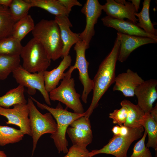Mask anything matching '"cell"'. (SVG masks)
<instances>
[{"instance_id": "6da1fadb", "label": "cell", "mask_w": 157, "mask_h": 157, "mask_svg": "<svg viewBox=\"0 0 157 157\" xmlns=\"http://www.w3.org/2000/svg\"><path fill=\"white\" fill-rule=\"evenodd\" d=\"M120 42L117 37L111 51L101 62L93 80V94L90 105L84 116L89 118L99 102L110 85L115 82L116 63L119 54Z\"/></svg>"}, {"instance_id": "7a4b0ae2", "label": "cell", "mask_w": 157, "mask_h": 157, "mask_svg": "<svg viewBox=\"0 0 157 157\" xmlns=\"http://www.w3.org/2000/svg\"><path fill=\"white\" fill-rule=\"evenodd\" d=\"M32 32L33 38L41 44L51 60L62 57L63 43L59 26L54 19L41 20Z\"/></svg>"}, {"instance_id": "3957f363", "label": "cell", "mask_w": 157, "mask_h": 157, "mask_svg": "<svg viewBox=\"0 0 157 157\" xmlns=\"http://www.w3.org/2000/svg\"><path fill=\"white\" fill-rule=\"evenodd\" d=\"M30 97L42 109H45L50 113L56 120L57 124L56 132L51 134L50 138L53 140L59 153H67L68 149V142L66 138V133L68 126L75 120L84 116V112L78 114L68 111L64 109L59 103L55 108L50 107L47 104H42L34 98Z\"/></svg>"}, {"instance_id": "277c9868", "label": "cell", "mask_w": 157, "mask_h": 157, "mask_svg": "<svg viewBox=\"0 0 157 157\" xmlns=\"http://www.w3.org/2000/svg\"><path fill=\"white\" fill-rule=\"evenodd\" d=\"M75 69L70 66L68 70L64 73L60 84L49 93L51 100L58 101L65 105L74 112L82 114L84 112L83 106L81 101V95L77 93L75 88V81L72 77V72Z\"/></svg>"}, {"instance_id": "5b68a950", "label": "cell", "mask_w": 157, "mask_h": 157, "mask_svg": "<svg viewBox=\"0 0 157 157\" xmlns=\"http://www.w3.org/2000/svg\"><path fill=\"white\" fill-rule=\"evenodd\" d=\"M20 56L23 60L22 67L30 73L43 72L51 65L44 47L34 38L23 46Z\"/></svg>"}, {"instance_id": "8992f818", "label": "cell", "mask_w": 157, "mask_h": 157, "mask_svg": "<svg viewBox=\"0 0 157 157\" xmlns=\"http://www.w3.org/2000/svg\"><path fill=\"white\" fill-rule=\"evenodd\" d=\"M27 104L29 110V124L33 141L32 156L40 137L46 133L52 134L55 133L57 130V124L50 113L44 114L41 113L30 97L28 98Z\"/></svg>"}, {"instance_id": "52a82bcc", "label": "cell", "mask_w": 157, "mask_h": 157, "mask_svg": "<svg viewBox=\"0 0 157 157\" xmlns=\"http://www.w3.org/2000/svg\"><path fill=\"white\" fill-rule=\"evenodd\" d=\"M129 128V133L126 135H114L108 143L102 148L91 151V157L105 154L112 155L115 157H127V152L130 146L134 141L142 137L144 131L142 126Z\"/></svg>"}, {"instance_id": "ba28073f", "label": "cell", "mask_w": 157, "mask_h": 157, "mask_svg": "<svg viewBox=\"0 0 157 157\" xmlns=\"http://www.w3.org/2000/svg\"><path fill=\"white\" fill-rule=\"evenodd\" d=\"M43 72L30 73L20 65L12 73L13 77L17 83L27 88V93L29 94L33 95L37 90L39 91L46 103L50 106V99L49 93L45 89Z\"/></svg>"}, {"instance_id": "9c48e42d", "label": "cell", "mask_w": 157, "mask_h": 157, "mask_svg": "<svg viewBox=\"0 0 157 157\" xmlns=\"http://www.w3.org/2000/svg\"><path fill=\"white\" fill-rule=\"evenodd\" d=\"M87 49L81 40L76 44L74 47L76 53V60L73 66L75 69H77L79 71V78L83 88L81 99L85 104L87 103L88 95L93 90V80L90 78L88 74L89 63L85 56Z\"/></svg>"}, {"instance_id": "30bf717a", "label": "cell", "mask_w": 157, "mask_h": 157, "mask_svg": "<svg viewBox=\"0 0 157 157\" xmlns=\"http://www.w3.org/2000/svg\"><path fill=\"white\" fill-rule=\"evenodd\" d=\"M103 10L102 5L98 0H87L81 10L85 16L86 25L83 31L79 33V37L87 49L95 31L94 25L97 23Z\"/></svg>"}, {"instance_id": "8fae6325", "label": "cell", "mask_w": 157, "mask_h": 157, "mask_svg": "<svg viewBox=\"0 0 157 157\" xmlns=\"http://www.w3.org/2000/svg\"><path fill=\"white\" fill-rule=\"evenodd\" d=\"M13 106L12 108L0 106V115L7 118V124L18 126L25 134L31 136L29 118V110L27 103L17 104Z\"/></svg>"}, {"instance_id": "7c38bea8", "label": "cell", "mask_w": 157, "mask_h": 157, "mask_svg": "<svg viewBox=\"0 0 157 157\" xmlns=\"http://www.w3.org/2000/svg\"><path fill=\"white\" fill-rule=\"evenodd\" d=\"M157 80L151 79L144 81L135 90L137 105L144 113H150L157 99Z\"/></svg>"}, {"instance_id": "4fadbf2b", "label": "cell", "mask_w": 157, "mask_h": 157, "mask_svg": "<svg viewBox=\"0 0 157 157\" xmlns=\"http://www.w3.org/2000/svg\"><path fill=\"white\" fill-rule=\"evenodd\" d=\"M117 37L120 42L117 60L121 63L126 60L131 52L138 47L144 44L157 42V39L118 32Z\"/></svg>"}, {"instance_id": "5bb4252c", "label": "cell", "mask_w": 157, "mask_h": 157, "mask_svg": "<svg viewBox=\"0 0 157 157\" xmlns=\"http://www.w3.org/2000/svg\"><path fill=\"white\" fill-rule=\"evenodd\" d=\"M144 81L137 73L128 69L116 76L113 90L121 92L125 97H133L135 90Z\"/></svg>"}, {"instance_id": "9a60e30c", "label": "cell", "mask_w": 157, "mask_h": 157, "mask_svg": "<svg viewBox=\"0 0 157 157\" xmlns=\"http://www.w3.org/2000/svg\"><path fill=\"white\" fill-rule=\"evenodd\" d=\"M103 10L107 16L115 19L124 20L125 18L136 24L138 19L135 15L136 13L131 3L125 1L124 4L116 2L114 0H107L102 5Z\"/></svg>"}, {"instance_id": "2e32d148", "label": "cell", "mask_w": 157, "mask_h": 157, "mask_svg": "<svg viewBox=\"0 0 157 157\" xmlns=\"http://www.w3.org/2000/svg\"><path fill=\"white\" fill-rule=\"evenodd\" d=\"M101 20L105 26L113 28L117 30L118 32L157 39V36L146 33L136 24L128 19L125 20L118 19L106 16L102 18Z\"/></svg>"}, {"instance_id": "e0dca14e", "label": "cell", "mask_w": 157, "mask_h": 157, "mask_svg": "<svg viewBox=\"0 0 157 157\" xmlns=\"http://www.w3.org/2000/svg\"><path fill=\"white\" fill-rule=\"evenodd\" d=\"M54 20L59 26L63 43L61 57L63 58L69 55L72 47L81 40L79 37V33H74L70 30V28L72 27V25L68 16H55Z\"/></svg>"}, {"instance_id": "ac0fdd59", "label": "cell", "mask_w": 157, "mask_h": 157, "mask_svg": "<svg viewBox=\"0 0 157 157\" xmlns=\"http://www.w3.org/2000/svg\"><path fill=\"white\" fill-rule=\"evenodd\" d=\"M72 59L68 55L63 58L59 65L50 71L43 72L45 89L49 93L58 85L60 81L63 77L65 71L70 66Z\"/></svg>"}, {"instance_id": "d6986e66", "label": "cell", "mask_w": 157, "mask_h": 157, "mask_svg": "<svg viewBox=\"0 0 157 157\" xmlns=\"http://www.w3.org/2000/svg\"><path fill=\"white\" fill-rule=\"evenodd\" d=\"M120 105L125 107L127 110V117L124 125L130 128L142 126V123L145 113L137 104L124 99L121 102Z\"/></svg>"}, {"instance_id": "ffe728a7", "label": "cell", "mask_w": 157, "mask_h": 157, "mask_svg": "<svg viewBox=\"0 0 157 157\" xmlns=\"http://www.w3.org/2000/svg\"><path fill=\"white\" fill-rule=\"evenodd\" d=\"M31 7H37L43 9L49 13L58 16H69V13L58 0H26Z\"/></svg>"}, {"instance_id": "44dd1931", "label": "cell", "mask_w": 157, "mask_h": 157, "mask_svg": "<svg viewBox=\"0 0 157 157\" xmlns=\"http://www.w3.org/2000/svg\"><path fill=\"white\" fill-rule=\"evenodd\" d=\"M24 91V87L20 85L10 90L5 94L0 97V106L9 108L10 107L17 104H27Z\"/></svg>"}, {"instance_id": "7402d4cb", "label": "cell", "mask_w": 157, "mask_h": 157, "mask_svg": "<svg viewBox=\"0 0 157 157\" xmlns=\"http://www.w3.org/2000/svg\"><path fill=\"white\" fill-rule=\"evenodd\" d=\"M150 0H144L143 7L139 13H135V15L138 17L137 25L146 33L157 36V30L154 27V24L151 21L149 13Z\"/></svg>"}, {"instance_id": "603a6c76", "label": "cell", "mask_w": 157, "mask_h": 157, "mask_svg": "<svg viewBox=\"0 0 157 157\" xmlns=\"http://www.w3.org/2000/svg\"><path fill=\"white\" fill-rule=\"evenodd\" d=\"M142 125L148 135V141L146 147L157 150V122L152 117L150 113H145Z\"/></svg>"}, {"instance_id": "cb8c5ba5", "label": "cell", "mask_w": 157, "mask_h": 157, "mask_svg": "<svg viewBox=\"0 0 157 157\" xmlns=\"http://www.w3.org/2000/svg\"><path fill=\"white\" fill-rule=\"evenodd\" d=\"M19 55L0 54V79H6L14 70L20 65Z\"/></svg>"}, {"instance_id": "d4e9b609", "label": "cell", "mask_w": 157, "mask_h": 157, "mask_svg": "<svg viewBox=\"0 0 157 157\" xmlns=\"http://www.w3.org/2000/svg\"><path fill=\"white\" fill-rule=\"evenodd\" d=\"M25 135L20 129L0 125V146L18 142L23 139Z\"/></svg>"}, {"instance_id": "484cf974", "label": "cell", "mask_w": 157, "mask_h": 157, "mask_svg": "<svg viewBox=\"0 0 157 157\" xmlns=\"http://www.w3.org/2000/svg\"><path fill=\"white\" fill-rule=\"evenodd\" d=\"M15 23L9 8L0 5V40L12 36Z\"/></svg>"}, {"instance_id": "4316f807", "label": "cell", "mask_w": 157, "mask_h": 157, "mask_svg": "<svg viewBox=\"0 0 157 157\" xmlns=\"http://www.w3.org/2000/svg\"><path fill=\"white\" fill-rule=\"evenodd\" d=\"M34 21L30 15H27L15 22L13 26L12 36L21 41L35 27Z\"/></svg>"}, {"instance_id": "83f0119b", "label": "cell", "mask_w": 157, "mask_h": 157, "mask_svg": "<svg viewBox=\"0 0 157 157\" xmlns=\"http://www.w3.org/2000/svg\"><path fill=\"white\" fill-rule=\"evenodd\" d=\"M67 133L73 145L77 144L87 147L92 140V132H88L71 127H68Z\"/></svg>"}, {"instance_id": "f1b7e54d", "label": "cell", "mask_w": 157, "mask_h": 157, "mask_svg": "<svg viewBox=\"0 0 157 157\" xmlns=\"http://www.w3.org/2000/svg\"><path fill=\"white\" fill-rule=\"evenodd\" d=\"M23 46L21 42L10 36L0 40V54L20 56Z\"/></svg>"}, {"instance_id": "f546056e", "label": "cell", "mask_w": 157, "mask_h": 157, "mask_svg": "<svg viewBox=\"0 0 157 157\" xmlns=\"http://www.w3.org/2000/svg\"><path fill=\"white\" fill-rule=\"evenodd\" d=\"M31 7L26 0H12L9 9L12 18L15 23L26 15Z\"/></svg>"}, {"instance_id": "4dcf8cb0", "label": "cell", "mask_w": 157, "mask_h": 157, "mask_svg": "<svg viewBox=\"0 0 157 157\" xmlns=\"http://www.w3.org/2000/svg\"><path fill=\"white\" fill-rule=\"evenodd\" d=\"M147 135V133L144 130L141 139L134 145L133 152L130 157H152L151 152L145 144Z\"/></svg>"}, {"instance_id": "1f68e13d", "label": "cell", "mask_w": 157, "mask_h": 157, "mask_svg": "<svg viewBox=\"0 0 157 157\" xmlns=\"http://www.w3.org/2000/svg\"><path fill=\"white\" fill-rule=\"evenodd\" d=\"M86 147L77 144L73 145L64 157H91L90 152Z\"/></svg>"}, {"instance_id": "d6a6232c", "label": "cell", "mask_w": 157, "mask_h": 157, "mask_svg": "<svg viewBox=\"0 0 157 157\" xmlns=\"http://www.w3.org/2000/svg\"><path fill=\"white\" fill-rule=\"evenodd\" d=\"M127 115V108L122 106L121 108L116 109L109 114V117L112 119L114 124H117L119 126L123 125L125 122Z\"/></svg>"}, {"instance_id": "836d02e7", "label": "cell", "mask_w": 157, "mask_h": 157, "mask_svg": "<svg viewBox=\"0 0 157 157\" xmlns=\"http://www.w3.org/2000/svg\"><path fill=\"white\" fill-rule=\"evenodd\" d=\"M71 127L88 132H92L89 118L82 116L73 121L70 125Z\"/></svg>"}, {"instance_id": "e575fe53", "label": "cell", "mask_w": 157, "mask_h": 157, "mask_svg": "<svg viewBox=\"0 0 157 157\" xmlns=\"http://www.w3.org/2000/svg\"><path fill=\"white\" fill-rule=\"evenodd\" d=\"M70 13L72 8L74 6H81L82 4L77 0H58Z\"/></svg>"}, {"instance_id": "d590c367", "label": "cell", "mask_w": 157, "mask_h": 157, "mask_svg": "<svg viewBox=\"0 0 157 157\" xmlns=\"http://www.w3.org/2000/svg\"><path fill=\"white\" fill-rule=\"evenodd\" d=\"M120 126V132L119 135L122 136L126 135L129 133V128L123 125Z\"/></svg>"}, {"instance_id": "8d00e7d4", "label": "cell", "mask_w": 157, "mask_h": 157, "mask_svg": "<svg viewBox=\"0 0 157 157\" xmlns=\"http://www.w3.org/2000/svg\"><path fill=\"white\" fill-rule=\"evenodd\" d=\"M150 113L155 121L157 122V105L153 107L150 112Z\"/></svg>"}, {"instance_id": "74e56055", "label": "cell", "mask_w": 157, "mask_h": 157, "mask_svg": "<svg viewBox=\"0 0 157 157\" xmlns=\"http://www.w3.org/2000/svg\"><path fill=\"white\" fill-rule=\"evenodd\" d=\"M131 1V3L135 8L136 13H137L140 8V0H129Z\"/></svg>"}, {"instance_id": "f35d334b", "label": "cell", "mask_w": 157, "mask_h": 157, "mask_svg": "<svg viewBox=\"0 0 157 157\" xmlns=\"http://www.w3.org/2000/svg\"><path fill=\"white\" fill-rule=\"evenodd\" d=\"M112 131L114 134V135H119L120 132V126L116 125L113 126L112 129Z\"/></svg>"}, {"instance_id": "ab89813d", "label": "cell", "mask_w": 157, "mask_h": 157, "mask_svg": "<svg viewBox=\"0 0 157 157\" xmlns=\"http://www.w3.org/2000/svg\"><path fill=\"white\" fill-rule=\"evenodd\" d=\"M12 0H0V5L9 7Z\"/></svg>"}, {"instance_id": "60d3db41", "label": "cell", "mask_w": 157, "mask_h": 157, "mask_svg": "<svg viewBox=\"0 0 157 157\" xmlns=\"http://www.w3.org/2000/svg\"><path fill=\"white\" fill-rule=\"evenodd\" d=\"M0 157H7L5 152L3 151L0 150Z\"/></svg>"}, {"instance_id": "b9f144b4", "label": "cell", "mask_w": 157, "mask_h": 157, "mask_svg": "<svg viewBox=\"0 0 157 157\" xmlns=\"http://www.w3.org/2000/svg\"><path fill=\"white\" fill-rule=\"evenodd\" d=\"M155 157H157V150H155Z\"/></svg>"}]
</instances>
